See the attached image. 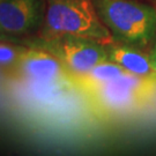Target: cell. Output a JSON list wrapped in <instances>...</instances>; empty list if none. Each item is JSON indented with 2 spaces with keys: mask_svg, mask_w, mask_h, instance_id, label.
Here are the masks:
<instances>
[{
  "mask_svg": "<svg viewBox=\"0 0 156 156\" xmlns=\"http://www.w3.org/2000/svg\"><path fill=\"white\" fill-rule=\"evenodd\" d=\"M43 0H0V36H24L44 23Z\"/></svg>",
  "mask_w": 156,
  "mask_h": 156,
  "instance_id": "5b68a950",
  "label": "cell"
},
{
  "mask_svg": "<svg viewBox=\"0 0 156 156\" xmlns=\"http://www.w3.org/2000/svg\"><path fill=\"white\" fill-rule=\"evenodd\" d=\"M149 58H151V65H153V67H154V69H155V72H156V42H155V44H154V46H153V49H151V51Z\"/></svg>",
  "mask_w": 156,
  "mask_h": 156,
  "instance_id": "30bf717a",
  "label": "cell"
},
{
  "mask_svg": "<svg viewBox=\"0 0 156 156\" xmlns=\"http://www.w3.org/2000/svg\"><path fill=\"white\" fill-rule=\"evenodd\" d=\"M19 68L24 76L42 83H67L72 74L50 52L41 48L22 50L17 58Z\"/></svg>",
  "mask_w": 156,
  "mask_h": 156,
  "instance_id": "8992f818",
  "label": "cell"
},
{
  "mask_svg": "<svg viewBox=\"0 0 156 156\" xmlns=\"http://www.w3.org/2000/svg\"><path fill=\"white\" fill-rule=\"evenodd\" d=\"M36 48L48 51L59 59L73 78L89 72L100 62L109 60L104 43L78 35H43Z\"/></svg>",
  "mask_w": 156,
  "mask_h": 156,
  "instance_id": "3957f363",
  "label": "cell"
},
{
  "mask_svg": "<svg viewBox=\"0 0 156 156\" xmlns=\"http://www.w3.org/2000/svg\"><path fill=\"white\" fill-rule=\"evenodd\" d=\"M113 42L146 48L156 37V11L138 0H93Z\"/></svg>",
  "mask_w": 156,
  "mask_h": 156,
  "instance_id": "6da1fadb",
  "label": "cell"
},
{
  "mask_svg": "<svg viewBox=\"0 0 156 156\" xmlns=\"http://www.w3.org/2000/svg\"><path fill=\"white\" fill-rule=\"evenodd\" d=\"M126 71L118 64L111 60H105L93 67L89 72L75 76V78L78 79L79 83L82 87H86L89 91H91L96 87L106 83V82H110L112 80L124 75Z\"/></svg>",
  "mask_w": 156,
  "mask_h": 156,
  "instance_id": "ba28073f",
  "label": "cell"
},
{
  "mask_svg": "<svg viewBox=\"0 0 156 156\" xmlns=\"http://www.w3.org/2000/svg\"><path fill=\"white\" fill-rule=\"evenodd\" d=\"M21 51H19L16 48L12 46L9 44L0 43V64L1 65H8L12 64L20 56Z\"/></svg>",
  "mask_w": 156,
  "mask_h": 156,
  "instance_id": "9c48e42d",
  "label": "cell"
},
{
  "mask_svg": "<svg viewBox=\"0 0 156 156\" xmlns=\"http://www.w3.org/2000/svg\"><path fill=\"white\" fill-rule=\"evenodd\" d=\"M153 86L151 78L126 72L124 75L91 90L98 104L105 110L122 112L138 105Z\"/></svg>",
  "mask_w": 156,
  "mask_h": 156,
  "instance_id": "277c9868",
  "label": "cell"
},
{
  "mask_svg": "<svg viewBox=\"0 0 156 156\" xmlns=\"http://www.w3.org/2000/svg\"><path fill=\"white\" fill-rule=\"evenodd\" d=\"M44 24L43 35L71 34L104 44L113 42L93 0H46Z\"/></svg>",
  "mask_w": 156,
  "mask_h": 156,
  "instance_id": "7a4b0ae2",
  "label": "cell"
},
{
  "mask_svg": "<svg viewBox=\"0 0 156 156\" xmlns=\"http://www.w3.org/2000/svg\"><path fill=\"white\" fill-rule=\"evenodd\" d=\"M109 60L122 66L126 72L141 78H155L156 72L151 62L149 56L129 45L120 43L105 44Z\"/></svg>",
  "mask_w": 156,
  "mask_h": 156,
  "instance_id": "52a82bcc",
  "label": "cell"
}]
</instances>
